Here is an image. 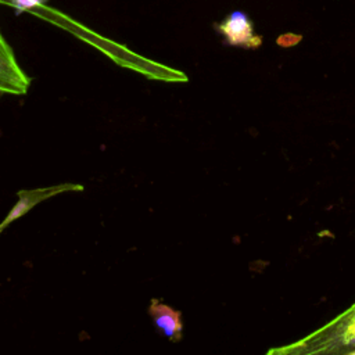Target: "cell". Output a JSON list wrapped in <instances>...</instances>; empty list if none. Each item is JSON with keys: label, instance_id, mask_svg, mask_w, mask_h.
I'll return each instance as SVG.
<instances>
[{"label": "cell", "instance_id": "1", "mask_svg": "<svg viewBox=\"0 0 355 355\" xmlns=\"http://www.w3.org/2000/svg\"><path fill=\"white\" fill-rule=\"evenodd\" d=\"M268 355H355V302L302 338L270 348Z\"/></svg>", "mask_w": 355, "mask_h": 355}, {"label": "cell", "instance_id": "2", "mask_svg": "<svg viewBox=\"0 0 355 355\" xmlns=\"http://www.w3.org/2000/svg\"><path fill=\"white\" fill-rule=\"evenodd\" d=\"M31 78L19 67L14 50L0 31V94H26Z\"/></svg>", "mask_w": 355, "mask_h": 355}, {"label": "cell", "instance_id": "4", "mask_svg": "<svg viewBox=\"0 0 355 355\" xmlns=\"http://www.w3.org/2000/svg\"><path fill=\"white\" fill-rule=\"evenodd\" d=\"M148 315L151 316L157 330L164 334L169 341L178 343L182 340L183 323L182 313L179 311L164 302H159L157 298H153L148 306Z\"/></svg>", "mask_w": 355, "mask_h": 355}, {"label": "cell", "instance_id": "3", "mask_svg": "<svg viewBox=\"0 0 355 355\" xmlns=\"http://www.w3.org/2000/svg\"><path fill=\"white\" fill-rule=\"evenodd\" d=\"M215 29L230 46L257 49L262 43V37L255 33L254 22L243 11L230 12L219 24H215Z\"/></svg>", "mask_w": 355, "mask_h": 355}, {"label": "cell", "instance_id": "5", "mask_svg": "<svg viewBox=\"0 0 355 355\" xmlns=\"http://www.w3.org/2000/svg\"><path fill=\"white\" fill-rule=\"evenodd\" d=\"M47 1L49 0H8V3L15 8L17 14H19L22 11H26V10H31L33 7H37V6H43Z\"/></svg>", "mask_w": 355, "mask_h": 355}]
</instances>
